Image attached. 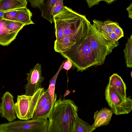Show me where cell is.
I'll list each match as a JSON object with an SVG mask.
<instances>
[{
  "label": "cell",
  "instance_id": "cell-1",
  "mask_svg": "<svg viewBox=\"0 0 132 132\" xmlns=\"http://www.w3.org/2000/svg\"><path fill=\"white\" fill-rule=\"evenodd\" d=\"M56 40L68 36L79 42L84 38L90 29L91 24L85 16L64 6L62 11L53 18Z\"/></svg>",
  "mask_w": 132,
  "mask_h": 132
},
{
  "label": "cell",
  "instance_id": "cell-2",
  "mask_svg": "<svg viewBox=\"0 0 132 132\" xmlns=\"http://www.w3.org/2000/svg\"><path fill=\"white\" fill-rule=\"evenodd\" d=\"M78 111L72 100L61 98L56 100L48 117L47 132H73Z\"/></svg>",
  "mask_w": 132,
  "mask_h": 132
},
{
  "label": "cell",
  "instance_id": "cell-3",
  "mask_svg": "<svg viewBox=\"0 0 132 132\" xmlns=\"http://www.w3.org/2000/svg\"><path fill=\"white\" fill-rule=\"evenodd\" d=\"M60 53L71 62L77 71H82L92 66L99 65L87 35L83 39L76 42L70 49Z\"/></svg>",
  "mask_w": 132,
  "mask_h": 132
},
{
  "label": "cell",
  "instance_id": "cell-4",
  "mask_svg": "<svg viewBox=\"0 0 132 132\" xmlns=\"http://www.w3.org/2000/svg\"><path fill=\"white\" fill-rule=\"evenodd\" d=\"M44 117L17 120L0 125V132H47L49 120Z\"/></svg>",
  "mask_w": 132,
  "mask_h": 132
},
{
  "label": "cell",
  "instance_id": "cell-5",
  "mask_svg": "<svg viewBox=\"0 0 132 132\" xmlns=\"http://www.w3.org/2000/svg\"><path fill=\"white\" fill-rule=\"evenodd\" d=\"M87 36L99 65L104 63L106 56L119 44V43H112L106 39L98 32L93 24H91Z\"/></svg>",
  "mask_w": 132,
  "mask_h": 132
},
{
  "label": "cell",
  "instance_id": "cell-6",
  "mask_svg": "<svg viewBox=\"0 0 132 132\" xmlns=\"http://www.w3.org/2000/svg\"><path fill=\"white\" fill-rule=\"evenodd\" d=\"M45 90L43 88L39 89L32 96L18 95L15 103V114L20 120H28L32 118L34 111L42 94Z\"/></svg>",
  "mask_w": 132,
  "mask_h": 132
},
{
  "label": "cell",
  "instance_id": "cell-7",
  "mask_svg": "<svg viewBox=\"0 0 132 132\" xmlns=\"http://www.w3.org/2000/svg\"><path fill=\"white\" fill-rule=\"evenodd\" d=\"M105 99L113 113L116 115L128 114L132 110V100L129 96L126 99L119 97L109 84L105 91Z\"/></svg>",
  "mask_w": 132,
  "mask_h": 132
},
{
  "label": "cell",
  "instance_id": "cell-8",
  "mask_svg": "<svg viewBox=\"0 0 132 132\" xmlns=\"http://www.w3.org/2000/svg\"><path fill=\"white\" fill-rule=\"evenodd\" d=\"M27 75L28 82L25 86L24 95L32 96L41 88V84L44 80L42 74L40 64L37 63Z\"/></svg>",
  "mask_w": 132,
  "mask_h": 132
},
{
  "label": "cell",
  "instance_id": "cell-9",
  "mask_svg": "<svg viewBox=\"0 0 132 132\" xmlns=\"http://www.w3.org/2000/svg\"><path fill=\"white\" fill-rule=\"evenodd\" d=\"M1 100L0 110L2 117L6 119L9 122L13 121L16 117L13 96L9 92H7L3 94Z\"/></svg>",
  "mask_w": 132,
  "mask_h": 132
},
{
  "label": "cell",
  "instance_id": "cell-10",
  "mask_svg": "<svg viewBox=\"0 0 132 132\" xmlns=\"http://www.w3.org/2000/svg\"><path fill=\"white\" fill-rule=\"evenodd\" d=\"M93 25L96 30L106 39L112 43H119L113 42L110 40L111 34L114 32V28L118 23L109 20L102 21L94 19L93 20Z\"/></svg>",
  "mask_w": 132,
  "mask_h": 132
},
{
  "label": "cell",
  "instance_id": "cell-11",
  "mask_svg": "<svg viewBox=\"0 0 132 132\" xmlns=\"http://www.w3.org/2000/svg\"><path fill=\"white\" fill-rule=\"evenodd\" d=\"M108 84L119 97L124 99L127 98L126 85L118 74L114 73L110 77Z\"/></svg>",
  "mask_w": 132,
  "mask_h": 132
},
{
  "label": "cell",
  "instance_id": "cell-12",
  "mask_svg": "<svg viewBox=\"0 0 132 132\" xmlns=\"http://www.w3.org/2000/svg\"><path fill=\"white\" fill-rule=\"evenodd\" d=\"M113 113L112 110L107 108L102 109L99 111L95 112L94 114V120L92 126L95 128L108 125L111 120Z\"/></svg>",
  "mask_w": 132,
  "mask_h": 132
},
{
  "label": "cell",
  "instance_id": "cell-13",
  "mask_svg": "<svg viewBox=\"0 0 132 132\" xmlns=\"http://www.w3.org/2000/svg\"><path fill=\"white\" fill-rule=\"evenodd\" d=\"M6 20H0V45L7 46L16 38L18 33L12 32L7 28Z\"/></svg>",
  "mask_w": 132,
  "mask_h": 132
},
{
  "label": "cell",
  "instance_id": "cell-14",
  "mask_svg": "<svg viewBox=\"0 0 132 132\" xmlns=\"http://www.w3.org/2000/svg\"><path fill=\"white\" fill-rule=\"evenodd\" d=\"M53 103H52L51 97L47 89L42 94L37 105L33 116L42 112L50 110L52 108Z\"/></svg>",
  "mask_w": 132,
  "mask_h": 132
},
{
  "label": "cell",
  "instance_id": "cell-15",
  "mask_svg": "<svg viewBox=\"0 0 132 132\" xmlns=\"http://www.w3.org/2000/svg\"><path fill=\"white\" fill-rule=\"evenodd\" d=\"M26 0H0V11L5 12L27 7Z\"/></svg>",
  "mask_w": 132,
  "mask_h": 132
},
{
  "label": "cell",
  "instance_id": "cell-16",
  "mask_svg": "<svg viewBox=\"0 0 132 132\" xmlns=\"http://www.w3.org/2000/svg\"><path fill=\"white\" fill-rule=\"evenodd\" d=\"M76 41L68 36H64L54 42V49L56 52H65L69 49L76 42Z\"/></svg>",
  "mask_w": 132,
  "mask_h": 132
},
{
  "label": "cell",
  "instance_id": "cell-17",
  "mask_svg": "<svg viewBox=\"0 0 132 132\" xmlns=\"http://www.w3.org/2000/svg\"><path fill=\"white\" fill-rule=\"evenodd\" d=\"M32 15V13L27 7L20 8L16 21L25 25L34 24L31 19Z\"/></svg>",
  "mask_w": 132,
  "mask_h": 132
},
{
  "label": "cell",
  "instance_id": "cell-18",
  "mask_svg": "<svg viewBox=\"0 0 132 132\" xmlns=\"http://www.w3.org/2000/svg\"><path fill=\"white\" fill-rule=\"evenodd\" d=\"M95 129L78 116L75 121L73 132H92Z\"/></svg>",
  "mask_w": 132,
  "mask_h": 132
},
{
  "label": "cell",
  "instance_id": "cell-19",
  "mask_svg": "<svg viewBox=\"0 0 132 132\" xmlns=\"http://www.w3.org/2000/svg\"><path fill=\"white\" fill-rule=\"evenodd\" d=\"M126 63L127 67H132V35L128 38L123 50Z\"/></svg>",
  "mask_w": 132,
  "mask_h": 132
},
{
  "label": "cell",
  "instance_id": "cell-20",
  "mask_svg": "<svg viewBox=\"0 0 132 132\" xmlns=\"http://www.w3.org/2000/svg\"><path fill=\"white\" fill-rule=\"evenodd\" d=\"M57 0H47L45 2L41 11V16L48 20L51 24L53 21L51 16V12L52 8Z\"/></svg>",
  "mask_w": 132,
  "mask_h": 132
},
{
  "label": "cell",
  "instance_id": "cell-21",
  "mask_svg": "<svg viewBox=\"0 0 132 132\" xmlns=\"http://www.w3.org/2000/svg\"><path fill=\"white\" fill-rule=\"evenodd\" d=\"M65 61L66 60H65L63 61L56 74L50 80V81L49 86L47 89L48 92L51 96L52 103H53L54 102L55 95V86L57 78L60 71L63 69V65Z\"/></svg>",
  "mask_w": 132,
  "mask_h": 132
},
{
  "label": "cell",
  "instance_id": "cell-22",
  "mask_svg": "<svg viewBox=\"0 0 132 132\" xmlns=\"http://www.w3.org/2000/svg\"><path fill=\"white\" fill-rule=\"evenodd\" d=\"M5 22L7 28L13 33H18L23 27L26 26L23 24L16 21L6 20Z\"/></svg>",
  "mask_w": 132,
  "mask_h": 132
},
{
  "label": "cell",
  "instance_id": "cell-23",
  "mask_svg": "<svg viewBox=\"0 0 132 132\" xmlns=\"http://www.w3.org/2000/svg\"><path fill=\"white\" fill-rule=\"evenodd\" d=\"M64 6L63 0H57L51 12V18L53 21V17L61 12L63 9Z\"/></svg>",
  "mask_w": 132,
  "mask_h": 132
},
{
  "label": "cell",
  "instance_id": "cell-24",
  "mask_svg": "<svg viewBox=\"0 0 132 132\" xmlns=\"http://www.w3.org/2000/svg\"><path fill=\"white\" fill-rule=\"evenodd\" d=\"M20 9H18L4 12L3 19L7 20L16 21Z\"/></svg>",
  "mask_w": 132,
  "mask_h": 132
},
{
  "label": "cell",
  "instance_id": "cell-25",
  "mask_svg": "<svg viewBox=\"0 0 132 132\" xmlns=\"http://www.w3.org/2000/svg\"><path fill=\"white\" fill-rule=\"evenodd\" d=\"M28 1L31 3V6L33 8H38L40 11L44 4L45 0H29Z\"/></svg>",
  "mask_w": 132,
  "mask_h": 132
},
{
  "label": "cell",
  "instance_id": "cell-26",
  "mask_svg": "<svg viewBox=\"0 0 132 132\" xmlns=\"http://www.w3.org/2000/svg\"><path fill=\"white\" fill-rule=\"evenodd\" d=\"M114 31V33L120 38L123 37L124 35L123 30L119 26L118 23L115 27Z\"/></svg>",
  "mask_w": 132,
  "mask_h": 132
},
{
  "label": "cell",
  "instance_id": "cell-27",
  "mask_svg": "<svg viewBox=\"0 0 132 132\" xmlns=\"http://www.w3.org/2000/svg\"><path fill=\"white\" fill-rule=\"evenodd\" d=\"M72 65V64L71 62L67 58V61L65 62L63 68L68 70L71 68Z\"/></svg>",
  "mask_w": 132,
  "mask_h": 132
},
{
  "label": "cell",
  "instance_id": "cell-28",
  "mask_svg": "<svg viewBox=\"0 0 132 132\" xmlns=\"http://www.w3.org/2000/svg\"><path fill=\"white\" fill-rule=\"evenodd\" d=\"M87 4L89 6V7L90 8L93 6L97 5L98 4L100 1H103V0H86Z\"/></svg>",
  "mask_w": 132,
  "mask_h": 132
},
{
  "label": "cell",
  "instance_id": "cell-29",
  "mask_svg": "<svg viewBox=\"0 0 132 132\" xmlns=\"http://www.w3.org/2000/svg\"><path fill=\"white\" fill-rule=\"evenodd\" d=\"M128 12L129 18L130 19L132 18V3L130 4L129 5L126 9Z\"/></svg>",
  "mask_w": 132,
  "mask_h": 132
},
{
  "label": "cell",
  "instance_id": "cell-30",
  "mask_svg": "<svg viewBox=\"0 0 132 132\" xmlns=\"http://www.w3.org/2000/svg\"><path fill=\"white\" fill-rule=\"evenodd\" d=\"M4 12L0 11V20L3 19V16L4 13Z\"/></svg>",
  "mask_w": 132,
  "mask_h": 132
},
{
  "label": "cell",
  "instance_id": "cell-31",
  "mask_svg": "<svg viewBox=\"0 0 132 132\" xmlns=\"http://www.w3.org/2000/svg\"><path fill=\"white\" fill-rule=\"evenodd\" d=\"M115 0H103L107 3L109 4H111Z\"/></svg>",
  "mask_w": 132,
  "mask_h": 132
},
{
  "label": "cell",
  "instance_id": "cell-32",
  "mask_svg": "<svg viewBox=\"0 0 132 132\" xmlns=\"http://www.w3.org/2000/svg\"><path fill=\"white\" fill-rule=\"evenodd\" d=\"M132 71H131V77H132Z\"/></svg>",
  "mask_w": 132,
  "mask_h": 132
},
{
  "label": "cell",
  "instance_id": "cell-33",
  "mask_svg": "<svg viewBox=\"0 0 132 132\" xmlns=\"http://www.w3.org/2000/svg\"><path fill=\"white\" fill-rule=\"evenodd\" d=\"M0 95H1V94L0 93ZM1 115V113L0 112V117Z\"/></svg>",
  "mask_w": 132,
  "mask_h": 132
}]
</instances>
